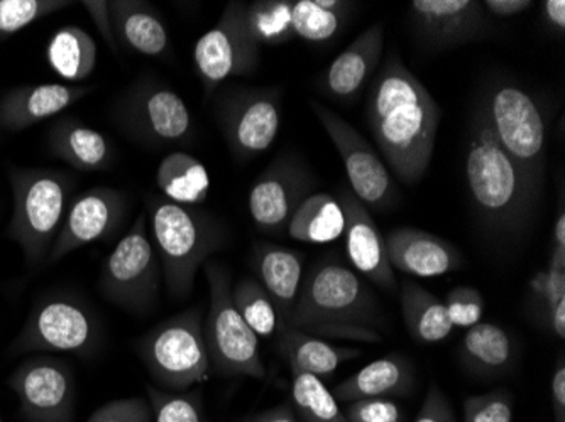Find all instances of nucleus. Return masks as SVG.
<instances>
[{"label": "nucleus", "mask_w": 565, "mask_h": 422, "mask_svg": "<svg viewBox=\"0 0 565 422\" xmlns=\"http://www.w3.org/2000/svg\"><path fill=\"white\" fill-rule=\"evenodd\" d=\"M278 333V351L282 358H287L290 368L312 374L320 380L333 376L344 361L361 357L358 348L338 347L294 326L279 325Z\"/></svg>", "instance_id": "nucleus-27"}, {"label": "nucleus", "mask_w": 565, "mask_h": 422, "mask_svg": "<svg viewBox=\"0 0 565 422\" xmlns=\"http://www.w3.org/2000/svg\"><path fill=\"white\" fill-rule=\"evenodd\" d=\"M466 177L476 212L486 227L501 234H516L526 227L539 195L494 138L481 105L469 129Z\"/></svg>", "instance_id": "nucleus-3"}, {"label": "nucleus", "mask_w": 565, "mask_h": 422, "mask_svg": "<svg viewBox=\"0 0 565 422\" xmlns=\"http://www.w3.org/2000/svg\"><path fill=\"white\" fill-rule=\"evenodd\" d=\"M317 181L295 155H278L249 193V214L254 225L265 234L287 231L291 217L308 195H312Z\"/></svg>", "instance_id": "nucleus-16"}, {"label": "nucleus", "mask_w": 565, "mask_h": 422, "mask_svg": "<svg viewBox=\"0 0 565 422\" xmlns=\"http://www.w3.org/2000/svg\"><path fill=\"white\" fill-rule=\"evenodd\" d=\"M250 266L275 304L278 326L288 325L303 279V256L288 247L258 242L254 244Z\"/></svg>", "instance_id": "nucleus-22"}, {"label": "nucleus", "mask_w": 565, "mask_h": 422, "mask_svg": "<svg viewBox=\"0 0 565 422\" xmlns=\"http://www.w3.org/2000/svg\"><path fill=\"white\" fill-rule=\"evenodd\" d=\"M233 301L244 322L263 338H269L278 329V314L271 297L258 279L246 278L233 288Z\"/></svg>", "instance_id": "nucleus-35"}, {"label": "nucleus", "mask_w": 565, "mask_h": 422, "mask_svg": "<svg viewBox=\"0 0 565 422\" xmlns=\"http://www.w3.org/2000/svg\"><path fill=\"white\" fill-rule=\"evenodd\" d=\"M281 88H225L215 117L228 151L239 163L271 148L281 126Z\"/></svg>", "instance_id": "nucleus-12"}, {"label": "nucleus", "mask_w": 565, "mask_h": 422, "mask_svg": "<svg viewBox=\"0 0 565 422\" xmlns=\"http://www.w3.org/2000/svg\"><path fill=\"white\" fill-rule=\"evenodd\" d=\"M383 322L366 282L339 260L322 259L301 279L288 326L322 339L380 343Z\"/></svg>", "instance_id": "nucleus-2"}, {"label": "nucleus", "mask_w": 565, "mask_h": 422, "mask_svg": "<svg viewBox=\"0 0 565 422\" xmlns=\"http://www.w3.org/2000/svg\"><path fill=\"white\" fill-rule=\"evenodd\" d=\"M462 422H513V396L504 389L471 396L465 401Z\"/></svg>", "instance_id": "nucleus-39"}, {"label": "nucleus", "mask_w": 565, "mask_h": 422, "mask_svg": "<svg viewBox=\"0 0 565 422\" xmlns=\"http://www.w3.org/2000/svg\"><path fill=\"white\" fill-rule=\"evenodd\" d=\"M114 120L127 138L148 148L186 144L192 139V113L168 85L141 78L114 105Z\"/></svg>", "instance_id": "nucleus-11"}, {"label": "nucleus", "mask_w": 565, "mask_h": 422, "mask_svg": "<svg viewBox=\"0 0 565 422\" xmlns=\"http://www.w3.org/2000/svg\"><path fill=\"white\" fill-rule=\"evenodd\" d=\"M145 214L168 294L185 300L192 294L199 269L227 246V231L207 212L178 205L163 195L148 196Z\"/></svg>", "instance_id": "nucleus-4"}, {"label": "nucleus", "mask_w": 565, "mask_h": 422, "mask_svg": "<svg viewBox=\"0 0 565 422\" xmlns=\"http://www.w3.org/2000/svg\"><path fill=\"white\" fill-rule=\"evenodd\" d=\"M14 209L8 237L21 247L25 263L38 268L58 237L72 203L75 181L47 167H9Z\"/></svg>", "instance_id": "nucleus-5"}, {"label": "nucleus", "mask_w": 565, "mask_h": 422, "mask_svg": "<svg viewBox=\"0 0 565 422\" xmlns=\"http://www.w3.org/2000/svg\"><path fill=\"white\" fill-rule=\"evenodd\" d=\"M414 422H456L452 405L437 383L428 387L424 404Z\"/></svg>", "instance_id": "nucleus-44"}, {"label": "nucleus", "mask_w": 565, "mask_h": 422, "mask_svg": "<svg viewBox=\"0 0 565 422\" xmlns=\"http://www.w3.org/2000/svg\"><path fill=\"white\" fill-rule=\"evenodd\" d=\"M338 199L344 212L345 252L352 266L380 288L395 291L396 279L390 263L388 249L383 234L371 218L370 209L349 190H341Z\"/></svg>", "instance_id": "nucleus-19"}, {"label": "nucleus", "mask_w": 565, "mask_h": 422, "mask_svg": "<svg viewBox=\"0 0 565 422\" xmlns=\"http://www.w3.org/2000/svg\"><path fill=\"white\" fill-rule=\"evenodd\" d=\"M0 422H4V419H2V415H0Z\"/></svg>", "instance_id": "nucleus-51"}, {"label": "nucleus", "mask_w": 565, "mask_h": 422, "mask_svg": "<svg viewBox=\"0 0 565 422\" xmlns=\"http://www.w3.org/2000/svg\"><path fill=\"white\" fill-rule=\"evenodd\" d=\"M415 368L402 355H386L361 368L358 374L333 387L335 401L354 402L361 399L405 398L414 392Z\"/></svg>", "instance_id": "nucleus-24"}, {"label": "nucleus", "mask_w": 565, "mask_h": 422, "mask_svg": "<svg viewBox=\"0 0 565 422\" xmlns=\"http://www.w3.org/2000/svg\"><path fill=\"white\" fill-rule=\"evenodd\" d=\"M72 6L68 0H0V40Z\"/></svg>", "instance_id": "nucleus-38"}, {"label": "nucleus", "mask_w": 565, "mask_h": 422, "mask_svg": "<svg viewBox=\"0 0 565 422\" xmlns=\"http://www.w3.org/2000/svg\"><path fill=\"white\" fill-rule=\"evenodd\" d=\"M409 11L422 41L437 50L471 43L486 31L478 0H414Z\"/></svg>", "instance_id": "nucleus-18"}, {"label": "nucleus", "mask_w": 565, "mask_h": 422, "mask_svg": "<svg viewBox=\"0 0 565 422\" xmlns=\"http://www.w3.org/2000/svg\"><path fill=\"white\" fill-rule=\"evenodd\" d=\"M146 390L154 422H205L202 390L167 392L154 386Z\"/></svg>", "instance_id": "nucleus-37"}, {"label": "nucleus", "mask_w": 565, "mask_h": 422, "mask_svg": "<svg viewBox=\"0 0 565 422\" xmlns=\"http://www.w3.org/2000/svg\"><path fill=\"white\" fill-rule=\"evenodd\" d=\"M345 217L341 203L329 193H313L301 202L291 217L287 234L305 244H329L344 235Z\"/></svg>", "instance_id": "nucleus-31"}, {"label": "nucleus", "mask_w": 565, "mask_h": 422, "mask_svg": "<svg viewBox=\"0 0 565 422\" xmlns=\"http://www.w3.org/2000/svg\"><path fill=\"white\" fill-rule=\"evenodd\" d=\"M349 422H399L402 412L390 399H361L344 411Z\"/></svg>", "instance_id": "nucleus-43"}, {"label": "nucleus", "mask_w": 565, "mask_h": 422, "mask_svg": "<svg viewBox=\"0 0 565 422\" xmlns=\"http://www.w3.org/2000/svg\"><path fill=\"white\" fill-rule=\"evenodd\" d=\"M161 195L178 205L195 206L207 202L211 177L195 155L171 152L161 161L157 171Z\"/></svg>", "instance_id": "nucleus-30"}, {"label": "nucleus", "mask_w": 565, "mask_h": 422, "mask_svg": "<svg viewBox=\"0 0 565 422\" xmlns=\"http://www.w3.org/2000/svg\"><path fill=\"white\" fill-rule=\"evenodd\" d=\"M109 6L116 41L139 55H167L170 40L157 9L141 0H110Z\"/></svg>", "instance_id": "nucleus-25"}, {"label": "nucleus", "mask_w": 565, "mask_h": 422, "mask_svg": "<svg viewBox=\"0 0 565 422\" xmlns=\"http://www.w3.org/2000/svg\"><path fill=\"white\" fill-rule=\"evenodd\" d=\"M124 193L113 188H92L70 203L58 237L47 253V266L94 242L109 240L126 217Z\"/></svg>", "instance_id": "nucleus-17"}, {"label": "nucleus", "mask_w": 565, "mask_h": 422, "mask_svg": "<svg viewBox=\"0 0 565 422\" xmlns=\"http://www.w3.org/2000/svg\"><path fill=\"white\" fill-rule=\"evenodd\" d=\"M530 289H532V303L536 314L545 322L548 313L565 300V271L548 268L545 272H539L533 278Z\"/></svg>", "instance_id": "nucleus-41"}, {"label": "nucleus", "mask_w": 565, "mask_h": 422, "mask_svg": "<svg viewBox=\"0 0 565 422\" xmlns=\"http://www.w3.org/2000/svg\"><path fill=\"white\" fill-rule=\"evenodd\" d=\"M291 4L294 0H256L247 6L250 30L256 40L271 46L294 40L291 28Z\"/></svg>", "instance_id": "nucleus-36"}, {"label": "nucleus", "mask_w": 565, "mask_h": 422, "mask_svg": "<svg viewBox=\"0 0 565 422\" xmlns=\"http://www.w3.org/2000/svg\"><path fill=\"white\" fill-rule=\"evenodd\" d=\"M446 307L454 328H471L481 322L484 300L478 289L471 285H457L447 294Z\"/></svg>", "instance_id": "nucleus-40"}, {"label": "nucleus", "mask_w": 565, "mask_h": 422, "mask_svg": "<svg viewBox=\"0 0 565 422\" xmlns=\"http://www.w3.org/2000/svg\"><path fill=\"white\" fill-rule=\"evenodd\" d=\"M367 122L381 152L405 183L424 177L434 154L440 109L396 53L371 87Z\"/></svg>", "instance_id": "nucleus-1"}, {"label": "nucleus", "mask_w": 565, "mask_h": 422, "mask_svg": "<svg viewBox=\"0 0 565 422\" xmlns=\"http://www.w3.org/2000/svg\"><path fill=\"white\" fill-rule=\"evenodd\" d=\"M161 275L146 214H141L102 266L98 289L120 310L145 316L157 306Z\"/></svg>", "instance_id": "nucleus-10"}, {"label": "nucleus", "mask_w": 565, "mask_h": 422, "mask_svg": "<svg viewBox=\"0 0 565 422\" xmlns=\"http://www.w3.org/2000/svg\"><path fill=\"white\" fill-rule=\"evenodd\" d=\"M545 21L555 33L565 31V0H545L542 4Z\"/></svg>", "instance_id": "nucleus-48"}, {"label": "nucleus", "mask_w": 565, "mask_h": 422, "mask_svg": "<svg viewBox=\"0 0 565 422\" xmlns=\"http://www.w3.org/2000/svg\"><path fill=\"white\" fill-rule=\"evenodd\" d=\"M135 348L158 389L167 392H186L212 374L199 306L152 326Z\"/></svg>", "instance_id": "nucleus-7"}, {"label": "nucleus", "mask_w": 565, "mask_h": 422, "mask_svg": "<svg viewBox=\"0 0 565 422\" xmlns=\"http://www.w3.org/2000/svg\"><path fill=\"white\" fill-rule=\"evenodd\" d=\"M494 138L541 195L545 171V120L536 101L516 85L500 84L481 101Z\"/></svg>", "instance_id": "nucleus-9"}, {"label": "nucleus", "mask_w": 565, "mask_h": 422, "mask_svg": "<svg viewBox=\"0 0 565 422\" xmlns=\"http://www.w3.org/2000/svg\"><path fill=\"white\" fill-rule=\"evenodd\" d=\"M460 360L479 377H501L516 361V345L510 333L491 323H478L466 333Z\"/></svg>", "instance_id": "nucleus-28"}, {"label": "nucleus", "mask_w": 565, "mask_h": 422, "mask_svg": "<svg viewBox=\"0 0 565 422\" xmlns=\"http://www.w3.org/2000/svg\"><path fill=\"white\" fill-rule=\"evenodd\" d=\"M94 87L85 85H21L0 98V127L9 132L30 129L50 117L58 116L87 97Z\"/></svg>", "instance_id": "nucleus-20"}, {"label": "nucleus", "mask_w": 565, "mask_h": 422, "mask_svg": "<svg viewBox=\"0 0 565 422\" xmlns=\"http://www.w3.org/2000/svg\"><path fill=\"white\" fill-rule=\"evenodd\" d=\"M545 325H547L558 338H565V300H562L561 303L548 313Z\"/></svg>", "instance_id": "nucleus-50"}, {"label": "nucleus", "mask_w": 565, "mask_h": 422, "mask_svg": "<svg viewBox=\"0 0 565 422\" xmlns=\"http://www.w3.org/2000/svg\"><path fill=\"white\" fill-rule=\"evenodd\" d=\"M532 6L530 0H486L482 8L488 9L491 14L498 15V18H513V15L526 11Z\"/></svg>", "instance_id": "nucleus-47"}, {"label": "nucleus", "mask_w": 565, "mask_h": 422, "mask_svg": "<svg viewBox=\"0 0 565 422\" xmlns=\"http://www.w3.org/2000/svg\"><path fill=\"white\" fill-rule=\"evenodd\" d=\"M82 6L87 9L95 28H97L104 41H106L114 51H117V41L116 36H114L109 2H107V0H84Z\"/></svg>", "instance_id": "nucleus-45"}, {"label": "nucleus", "mask_w": 565, "mask_h": 422, "mask_svg": "<svg viewBox=\"0 0 565 422\" xmlns=\"http://www.w3.org/2000/svg\"><path fill=\"white\" fill-rule=\"evenodd\" d=\"M383 43L384 31L381 24H373L359 34L323 73L320 84L322 90L338 101L358 97L371 73L380 65Z\"/></svg>", "instance_id": "nucleus-23"}, {"label": "nucleus", "mask_w": 565, "mask_h": 422, "mask_svg": "<svg viewBox=\"0 0 565 422\" xmlns=\"http://www.w3.org/2000/svg\"><path fill=\"white\" fill-rule=\"evenodd\" d=\"M384 242L392 268L415 278H439L465 263L452 244L417 228L390 231Z\"/></svg>", "instance_id": "nucleus-21"}, {"label": "nucleus", "mask_w": 565, "mask_h": 422, "mask_svg": "<svg viewBox=\"0 0 565 422\" xmlns=\"http://www.w3.org/2000/svg\"><path fill=\"white\" fill-rule=\"evenodd\" d=\"M104 328L94 307L72 291H50L31 307L9 355L72 354L88 358L100 350Z\"/></svg>", "instance_id": "nucleus-6"}, {"label": "nucleus", "mask_w": 565, "mask_h": 422, "mask_svg": "<svg viewBox=\"0 0 565 422\" xmlns=\"http://www.w3.org/2000/svg\"><path fill=\"white\" fill-rule=\"evenodd\" d=\"M352 2L344 0H294L291 28L308 43H329L344 28Z\"/></svg>", "instance_id": "nucleus-33"}, {"label": "nucleus", "mask_w": 565, "mask_h": 422, "mask_svg": "<svg viewBox=\"0 0 565 422\" xmlns=\"http://www.w3.org/2000/svg\"><path fill=\"white\" fill-rule=\"evenodd\" d=\"M552 412L555 422H565V364L561 358L552 376Z\"/></svg>", "instance_id": "nucleus-46"}, {"label": "nucleus", "mask_w": 565, "mask_h": 422, "mask_svg": "<svg viewBox=\"0 0 565 422\" xmlns=\"http://www.w3.org/2000/svg\"><path fill=\"white\" fill-rule=\"evenodd\" d=\"M310 105L342 158L355 198L374 209L395 206L398 188L370 142L326 105L319 101H310Z\"/></svg>", "instance_id": "nucleus-15"}, {"label": "nucleus", "mask_w": 565, "mask_h": 422, "mask_svg": "<svg viewBox=\"0 0 565 422\" xmlns=\"http://www.w3.org/2000/svg\"><path fill=\"white\" fill-rule=\"evenodd\" d=\"M46 59L63 80L84 82L97 66V44L82 28L65 25L47 41Z\"/></svg>", "instance_id": "nucleus-32"}, {"label": "nucleus", "mask_w": 565, "mask_h": 422, "mask_svg": "<svg viewBox=\"0 0 565 422\" xmlns=\"http://www.w3.org/2000/svg\"><path fill=\"white\" fill-rule=\"evenodd\" d=\"M291 405L298 422H349L323 380L291 368Z\"/></svg>", "instance_id": "nucleus-34"}, {"label": "nucleus", "mask_w": 565, "mask_h": 422, "mask_svg": "<svg viewBox=\"0 0 565 422\" xmlns=\"http://www.w3.org/2000/svg\"><path fill=\"white\" fill-rule=\"evenodd\" d=\"M246 422H298V419L291 402H285V404L276 405V408L247 419Z\"/></svg>", "instance_id": "nucleus-49"}, {"label": "nucleus", "mask_w": 565, "mask_h": 422, "mask_svg": "<svg viewBox=\"0 0 565 422\" xmlns=\"http://www.w3.org/2000/svg\"><path fill=\"white\" fill-rule=\"evenodd\" d=\"M247 6L249 2H228L217 25L196 41L193 58L209 97L228 78L258 68L262 43L250 30Z\"/></svg>", "instance_id": "nucleus-13"}, {"label": "nucleus", "mask_w": 565, "mask_h": 422, "mask_svg": "<svg viewBox=\"0 0 565 422\" xmlns=\"http://www.w3.org/2000/svg\"><path fill=\"white\" fill-rule=\"evenodd\" d=\"M87 422H154V415L148 399L135 396L107 402Z\"/></svg>", "instance_id": "nucleus-42"}, {"label": "nucleus", "mask_w": 565, "mask_h": 422, "mask_svg": "<svg viewBox=\"0 0 565 422\" xmlns=\"http://www.w3.org/2000/svg\"><path fill=\"white\" fill-rule=\"evenodd\" d=\"M47 145L55 158L81 171H104L113 163L109 141L87 123L63 117L50 127Z\"/></svg>", "instance_id": "nucleus-26"}, {"label": "nucleus", "mask_w": 565, "mask_h": 422, "mask_svg": "<svg viewBox=\"0 0 565 422\" xmlns=\"http://www.w3.org/2000/svg\"><path fill=\"white\" fill-rule=\"evenodd\" d=\"M9 389L25 422H73L76 383L68 361L55 355H28L12 370Z\"/></svg>", "instance_id": "nucleus-14"}, {"label": "nucleus", "mask_w": 565, "mask_h": 422, "mask_svg": "<svg viewBox=\"0 0 565 422\" xmlns=\"http://www.w3.org/2000/svg\"><path fill=\"white\" fill-rule=\"evenodd\" d=\"M402 313L409 336L422 345L443 342L452 333L446 303L417 282H403Z\"/></svg>", "instance_id": "nucleus-29"}, {"label": "nucleus", "mask_w": 565, "mask_h": 422, "mask_svg": "<svg viewBox=\"0 0 565 422\" xmlns=\"http://www.w3.org/2000/svg\"><path fill=\"white\" fill-rule=\"evenodd\" d=\"M203 271L211 289V306L203 326L211 372L222 377L265 379L258 335L234 306L231 272L217 260L205 262Z\"/></svg>", "instance_id": "nucleus-8"}]
</instances>
